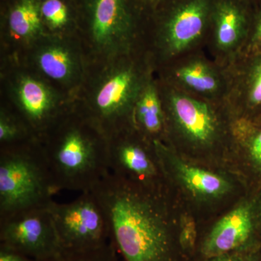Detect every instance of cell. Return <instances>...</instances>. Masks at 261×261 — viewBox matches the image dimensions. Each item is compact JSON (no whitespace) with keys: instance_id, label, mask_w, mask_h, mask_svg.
Instances as JSON below:
<instances>
[{"instance_id":"1","label":"cell","mask_w":261,"mask_h":261,"mask_svg":"<svg viewBox=\"0 0 261 261\" xmlns=\"http://www.w3.org/2000/svg\"><path fill=\"white\" fill-rule=\"evenodd\" d=\"M91 192L104 212L110 241L123 260L188 261L168 191L144 188L110 171Z\"/></svg>"},{"instance_id":"2","label":"cell","mask_w":261,"mask_h":261,"mask_svg":"<svg viewBox=\"0 0 261 261\" xmlns=\"http://www.w3.org/2000/svg\"><path fill=\"white\" fill-rule=\"evenodd\" d=\"M158 81L166 116V144L194 162L232 169L236 119L227 103L204 100Z\"/></svg>"},{"instance_id":"3","label":"cell","mask_w":261,"mask_h":261,"mask_svg":"<svg viewBox=\"0 0 261 261\" xmlns=\"http://www.w3.org/2000/svg\"><path fill=\"white\" fill-rule=\"evenodd\" d=\"M168 193L200 226L224 214L248 190L234 170L212 167L182 157L168 144L154 142Z\"/></svg>"},{"instance_id":"4","label":"cell","mask_w":261,"mask_h":261,"mask_svg":"<svg viewBox=\"0 0 261 261\" xmlns=\"http://www.w3.org/2000/svg\"><path fill=\"white\" fill-rule=\"evenodd\" d=\"M58 128L42 147L57 191H91L111 171L107 136L89 116Z\"/></svg>"},{"instance_id":"5","label":"cell","mask_w":261,"mask_h":261,"mask_svg":"<svg viewBox=\"0 0 261 261\" xmlns=\"http://www.w3.org/2000/svg\"><path fill=\"white\" fill-rule=\"evenodd\" d=\"M56 186L42 147L32 142L3 147L0 154V218L47 207Z\"/></svg>"},{"instance_id":"6","label":"cell","mask_w":261,"mask_h":261,"mask_svg":"<svg viewBox=\"0 0 261 261\" xmlns=\"http://www.w3.org/2000/svg\"><path fill=\"white\" fill-rule=\"evenodd\" d=\"M108 73L96 89L88 116L107 136L133 125L136 102L146 80L154 70L147 53L142 58L135 53Z\"/></svg>"},{"instance_id":"7","label":"cell","mask_w":261,"mask_h":261,"mask_svg":"<svg viewBox=\"0 0 261 261\" xmlns=\"http://www.w3.org/2000/svg\"><path fill=\"white\" fill-rule=\"evenodd\" d=\"M214 0H181L160 20L147 53L154 69L180 57L205 49Z\"/></svg>"},{"instance_id":"8","label":"cell","mask_w":261,"mask_h":261,"mask_svg":"<svg viewBox=\"0 0 261 261\" xmlns=\"http://www.w3.org/2000/svg\"><path fill=\"white\" fill-rule=\"evenodd\" d=\"M261 190L248 189L228 210L200 226L192 261L261 247Z\"/></svg>"},{"instance_id":"9","label":"cell","mask_w":261,"mask_h":261,"mask_svg":"<svg viewBox=\"0 0 261 261\" xmlns=\"http://www.w3.org/2000/svg\"><path fill=\"white\" fill-rule=\"evenodd\" d=\"M63 250L85 251L109 243L106 216L92 192H82L69 203L48 205Z\"/></svg>"},{"instance_id":"10","label":"cell","mask_w":261,"mask_h":261,"mask_svg":"<svg viewBox=\"0 0 261 261\" xmlns=\"http://www.w3.org/2000/svg\"><path fill=\"white\" fill-rule=\"evenodd\" d=\"M110 169L135 185L167 191L166 180L154 142L128 127L108 138Z\"/></svg>"},{"instance_id":"11","label":"cell","mask_w":261,"mask_h":261,"mask_svg":"<svg viewBox=\"0 0 261 261\" xmlns=\"http://www.w3.org/2000/svg\"><path fill=\"white\" fill-rule=\"evenodd\" d=\"M205 51H192L159 67V80L193 97L227 103L230 89L228 67L216 63Z\"/></svg>"},{"instance_id":"12","label":"cell","mask_w":261,"mask_h":261,"mask_svg":"<svg viewBox=\"0 0 261 261\" xmlns=\"http://www.w3.org/2000/svg\"><path fill=\"white\" fill-rule=\"evenodd\" d=\"M0 247L35 261L50 260L63 250L47 207L0 218Z\"/></svg>"},{"instance_id":"13","label":"cell","mask_w":261,"mask_h":261,"mask_svg":"<svg viewBox=\"0 0 261 261\" xmlns=\"http://www.w3.org/2000/svg\"><path fill=\"white\" fill-rule=\"evenodd\" d=\"M89 29L96 48L108 56L138 51L140 34L128 0H91Z\"/></svg>"},{"instance_id":"14","label":"cell","mask_w":261,"mask_h":261,"mask_svg":"<svg viewBox=\"0 0 261 261\" xmlns=\"http://www.w3.org/2000/svg\"><path fill=\"white\" fill-rule=\"evenodd\" d=\"M253 8L245 0H214L205 50L216 63L228 67L240 56Z\"/></svg>"},{"instance_id":"15","label":"cell","mask_w":261,"mask_h":261,"mask_svg":"<svg viewBox=\"0 0 261 261\" xmlns=\"http://www.w3.org/2000/svg\"><path fill=\"white\" fill-rule=\"evenodd\" d=\"M228 68L227 105L235 119L261 120V49L241 55Z\"/></svg>"},{"instance_id":"16","label":"cell","mask_w":261,"mask_h":261,"mask_svg":"<svg viewBox=\"0 0 261 261\" xmlns=\"http://www.w3.org/2000/svg\"><path fill=\"white\" fill-rule=\"evenodd\" d=\"M231 168L248 189L261 190V120H235Z\"/></svg>"},{"instance_id":"17","label":"cell","mask_w":261,"mask_h":261,"mask_svg":"<svg viewBox=\"0 0 261 261\" xmlns=\"http://www.w3.org/2000/svg\"><path fill=\"white\" fill-rule=\"evenodd\" d=\"M17 97L20 111L32 133H44L57 121L54 94L42 82L23 77L17 87Z\"/></svg>"},{"instance_id":"18","label":"cell","mask_w":261,"mask_h":261,"mask_svg":"<svg viewBox=\"0 0 261 261\" xmlns=\"http://www.w3.org/2000/svg\"><path fill=\"white\" fill-rule=\"evenodd\" d=\"M154 70L146 80L136 102L133 113V125L136 129L150 142H167L166 116L159 81Z\"/></svg>"},{"instance_id":"19","label":"cell","mask_w":261,"mask_h":261,"mask_svg":"<svg viewBox=\"0 0 261 261\" xmlns=\"http://www.w3.org/2000/svg\"><path fill=\"white\" fill-rule=\"evenodd\" d=\"M36 60L39 69L51 80L68 83L78 74L76 55L63 43H49L41 47Z\"/></svg>"},{"instance_id":"20","label":"cell","mask_w":261,"mask_h":261,"mask_svg":"<svg viewBox=\"0 0 261 261\" xmlns=\"http://www.w3.org/2000/svg\"><path fill=\"white\" fill-rule=\"evenodd\" d=\"M40 11L34 0H20L10 12V31L25 40L37 37L42 31Z\"/></svg>"},{"instance_id":"21","label":"cell","mask_w":261,"mask_h":261,"mask_svg":"<svg viewBox=\"0 0 261 261\" xmlns=\"http://www.w3.org/2000/svg\"><path fill=\"white\" fill-rule=\"evenodd\" d=\"M175 206L180 247L187 260L192 261L200 237V224L190 211L179 206Z\"/></svg>"},{"instance_id":"22","label":"cell","mask_w":261,"mask_h":261,"mask_svg":"<svg viewBox=\"0 0 261 261\" xmlns=\"http://www.w3.org/2000/svg\"><path fill=\"white\" fill-rule=\"evenodd\" d=\"M32 133L27 123L20 121L9 113L2 111L0 113V142L3 147L20 145L23 140H29Z\"/></svg>"},{"instance_id":"23","label":"cell","mask_w":261,"mask_h":261,"mask_svg":"<svg viewBox=\"0 0 261 261\" xmlns=\"http://www.w3.org/2000/svg\"><path fill=\"white\" fill-rule=\"evenodd\" d=\"M47 261H124L111 241L104 246L85 250H62L59 255Z\"/></svg>"},{"instance_id":"24","label":"cell","mask_w":261,"mask_h":261,"mask_svg":"<svg viewBox=\"0 0 261 261\" xmlns=\"http://www.w3.org/2000/svg\"><path fill=\"white\" fill-rule=\"evenodd\" d=\"M41 12L53 29H61L68 22V10L60 0H46L41 8Z\"/></svg>"},{"instance_id":"25","label":"cell","mask_w":261,"mask_h":261,"mask_svg":"<svg viewBox=\"0 0 261 261\" xmlns=\"http://www.w3.org/2000/svg\"><path fill=\"white\" fill-rule=\"evenodd\" d=\"M260 49H261V5L253 8L248 36L240 56L253 53Z\"/></svg>"},{"instance_id":"26","label":"cell","mask_w":261,"mask_h":261,"mask_svg":"<svg viewBox=\"0 0 261 261\" xmlns=\"http://www.w3.org/2000/svg\"><path fill=\"white\" fill-rule=\"evenodd\" d=\"M203 261H261V247L226 252Z\"/></svg>"},{"instance_id":"27","label":"cell","mask_w":261,"mask_h":261,"mask_svg":"<svg viewBox=\"0 0 261 261\" xmlns=\"http://www.w3.org/2000/svg\"><path fill=\"white\" fill-rule=\"evenodd\" d=\"M0 261H35L10 249L0 247Z\"/></svg>"},{"instance_id":"28","label":"cell","mask_w":261,"mask_h":261,"mask_svg":"<svg viewBox=\"0 0 261 261\" xmlns=\"http://www.w3.org/2000/svg\"><path fill=\"white\" fill-rule=\"evenodd\" d=\"M245 1L251 5L253 8L261 5V0H245Z\"/></svg>"},{"instance_id":"29","label":"cell","mask_w":261,"mask_h":261,"mask_svg":"<svg viewBox=\"0 0 261 261\" xmlns=\"http://www.w3.org/2000/svg\"><path fill=\"white\" fill-rule=\"evenodd\" d=\"M260 240H261V224H260Z\"/></svg>"}]
</instances>
